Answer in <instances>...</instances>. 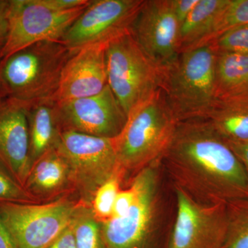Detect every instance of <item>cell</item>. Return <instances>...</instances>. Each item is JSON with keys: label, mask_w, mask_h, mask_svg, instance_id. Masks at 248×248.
Here are the masks:
<instances>
[{"label": "cell", "mask_w": 248, "mask_h": 248, "mask_svg": "<svg viewBox=\"0 0 248 248\" xmlns=\"http://www.w3.org/2000/svg\"><path fill=\"white\" fill-rule=\"evenodd\" d=\"M161 166L179 187L208 205L248 199V177L227 142L205 119L178 122Z\"/></svg>", "instance_id": "6da1fadb"}, {"label": "cell", "mask_w": 248, "mask_h": 248, "mask_svg": "<svg viewBox=\"0 0 248 248\" xmlns=\"http://www.w3.org/2000/svg\"><path fill=\"white\" fill-rule=\"evenodd\" d=\"M178 122L161 89L129 114L123 130L114 138L125 177L161 161Z\"/></svg>", "instance_id": "7a4b0ae2"}, {"label": "cell", "mask_w": 248, "mask_h": 248, "mask_svg": "<svg viewBox=\"0 0 248 248\" xmlns=\"http://www.w3.org/2000/svg\"><path fill=\"white\" fill-rule=\"evenodd\" d=\"M217 50L206 42L179 53L162 68L160 89L179 122L204 119L217 99Z\"/></svg>", "instance_id": "3957f363"}, {"label": "cell", "mask_w": 248, "mask_h": 248, "mask_svg": "<svg viewBox=\"0 0 248 248\" xmlns=\"http://www.w3.org/2000/svg\"><path fill=\"white\" fill-rule=\"evenodd\" d=\"M73 51L61 41H42L0 60L6 97L24 104L53 100Z\"/></svg>", "instance_id": "277c9868"}, {"label": "cell", "mask_w": 248, "mask_h": 248, "mask_svg": "<svg viewBox=\"0 0 248 248\" xmlns=\"http://www.w3.org/2000/svg\"><path fill=\"white\" fill-rule=\"evenodd\" d=\"M161 162L134 174L129 184L135 191V200L120 218L102 223L106 248H158L163 215Z\"/></svg>", "instance_id": "5b68a950"}, {"label": "cell", "mask_w": 248, "mask_h": 248, "mask_svg": "<svg viewBox=\"0 0 248 248\" xmlns=\"http://www.w3.org/2000/svg\"><path fill=\"white\" fill-rule=\"evenodd\" d=\"M108 85L127 116L161 87L162 69L131 32L106 45Z\"/></svg>", "instance_id": "8992f818"}, {"label": "cell", "mask_w": 248, "mask_h": 248, "mask_svg": "<svg viewBox=\"0 0 248 248\" xmlns=\"http://www.w3.org/2000/svg\"><path fill=\"white\" fill-rule=\"evenodd\" d=\"M55 150L68 166L73 190L90 205L97 189L121 170L114 139L64 130Z\"/></svg>", "instance_id": "52a82bcc"}, {"label": "cell", "mask_w": 248, "mask_h": 248, "mask_svg": "<svg viewBox=\"0 0 248 248\" xmlns=\"http://www.w3.org/2000/svg\"><path fill=\"white\" fill-rule=\"evenodd\" d=\"M79 202L68 195L37 203L0 202V219L15 248H48L69 226Z\"/></svg>", "instance_id": "ba28073f"}, {"label": "cell", "mask_w": 248, "mask_h": 248, "mask_svg": "<svg viewBox=\"0 0 248 248\" xmlns=\"http://www.w3.org/2000/svg\"><path fill=\"white\" fill-rule=\"evenodd\" d=\"M86 7L58 11L42 0H10L9 31L0 60L37 42L61 41Z\"/></svg>", "instance_id": "9c48e42d"}, {"label": "cell", "mask_w": 248, "mask_h": 248, "mask_svg": "<svg viewBox=\"0 0 248 248\" xmlns=\"http://www.w3.org/2000/svg\"><path fill=\"white\" fill-rule=\"evenodd\" d=\"M144 0H94L66 31L61 42L71 51L107 45L131 32Z\"/></svg>", "instance_id": "30bf717a"}, {"label": "cell", "mask_w": 248, "mask_h": 248, "mask_svg": "<svg viewBox=\"0 0 248 248\" xmlns=\"http://www.w3.org/2000/svg\"><path fill=\"white\" fill-rule=\"evenodd\" d=\"M174 188L177 213L168 248H223L228 230L226 205L200 203Z\"/></svg>", "instance_id": "8fae6325"}, {"label": "cell", "mask_w": 248, "mask_h": 248, "mask_svg": "<svg viewBox=\"0 0 248 248\" xmlns=\"http://www.w3.org/2000/svg\"><path fill=\"white\" fill-rule=\"evenodd\" d=\"M56 114L62 131L103 138H117L128 120L108 85L95 95L56 102Z\"/></svg>", "instance_id": "7c38bea8"}, {"label": "cell", "mask_w": 248, "mask_h": 248, "mask_svg": "<svg viewBox=\"0 0 248 248\" xmlns=\"http://www.w3.org/2000/svg\"><path fill=\"white\" fill-rule=\"evenodd\" d=\"M179 27L171 0H144L131 33L147 55L162 69L179 55Z\"/></svg>", "instance_id": "4fadbf2b"}, {"label": "cell", "mask_w": 248, "mask_h": 248, "mask_svg": "<svg viewBox=\"0 0 248 248\" xmlns=\"http://www.w3.org/2000/svg\"><path fill=\"white\" fill-rule=\"evenodd\" d=\"M0 164L24 187L32 166L27 108L8 97L0 102Z\"/></svg>", "instance_id": "5bb4252c"}, {"label": "cell", "mask_w": 248, "mask_h": 248, "mask_svg": "<svg viewBox=\"0 0 248 248\" xmlns=\"http://www.w3.org/2000/svg\"><path fill=\"white\" fill-rule=\"evenodd\" d=\"M106 45L89 46L72 53L62 71L55 102L89 97L108 85Z\"/></svg>", "instance_id": "9a60e30c"}, {"label": "cell", "mask_w": 248, "mask_h": 248, "mask_svg": "<svg viewBox=\"0 0 248 248\" xmlns=\"http://www.w3.org/2000/svg\"><path fill=\"white\" fill-rule=\"evenodd\" d=\"M24 187L42 202L55 200L58 196L74 191L68 166L55 149L32 164Z\"/></svg>", "instance_id": "2e32d148"}, {"label": "cell", "mask_w": 248, "mask_h": 248, "mask_svg": "<svg viewBox=\"0 0 248 248\" xmlns=\"http://www.w3.org/2000/svg\"><path fill=\"white\" fill-rule=\"evenodd\" d=\"M25 105L32 165L46 153L56 148L62 131L58 124L55 101H41Z\"/></svg>", "instance_id": "e0dca14e"}, {"label": "cell", "mask_w": 248, "mask_h": 248, "mask_svg": "<svg viewBox=\"0 0 248 248\" xmlns=\"http://www.w3.org/2000/svg\"><path fill=\"white\" fill-rule=\"evenodd\" d=\"M204 119L225 141H247L248 93L218 98Z\"/></svg>", "instance_id": "ac0fdd59"}, {"label": "cell", "mask_w": 248, "mask_h": 248, "mask_svg": "<svg viewBox=\"0 0 248 248\" xmlns=\"http://www.w3.org/2000/svg\"><path fill=\"white\" fill-rule=\"evenodd\" d=\"M228 0H199L179 27V53L210 40L218 16Z\"/></svg>", "instance_id": "d6986e66"}, {"label": "cell", "mask_w": 248, "mask_h": 248, "mask_svg": "<svg viewBox=\"0 0 248 248\" xmlns=\"http://www.w3.org/2000/svg\"><path fill=\"white\" fill-rule=\"evenodd\" d=\"M248 93V54L217 51V99Z\"/></svg>", "instance_id": "ffe728a7"}, {"label": "cell", "mask_w": 248, "mask_h": 248, "mask_svg": "<svg viewBox=\"0 0 248 248\" xmlns=\"http://www.w3.org/2000/svg\"><path fill=\"white\" fill-rule=\"evenodd\" d=\"M78 248H106L102 223L94 217L91 205L79 200L71 221Z\"/></svg>", "instance_id": "44dd1931"}, {"label": "cell", "mask_w": 248, "mask_h": 248, "mask_svg": "<svg viewBox=\"0 0 248 248\" xmlns=\"http://www.w3.org/2000/svg\"><path fill=\"white\" fill-rule=\"evenodd\" d=\"M228 230L223 248H248V199L226 204Z\"/></svg>", "instance_id": "7402d4cb"}, {"label": "cell", "mask_w": 248, "mask_h": 248, "mask_svg": "<svg viewBox=\"0 0 248 248\" xmlns=\"http://www.w3.org/2000/svg\"><path fill=\"white\" fill-rule=\"evenodd\" d=\"M125 176L122 170L116 173L96 191L91 206L94 217L101 223L112 217L116 198L122 190V183Z\"/></svg>", "instance_id": "603a6c76"}, {"label": "cell", "mask_w": 248, "mask_h": 248, "mask_svg": "<svg viewBox=\"0 0 248 248\" xmlns=\"http://www.w3.org/2000/svg\"><path fill=\"white\" fill-rule=\"evenodd\" d=\"M245 24H248V0H228L218 16L209 42L230 29Z\"/></svg>", "instance_id": "cb8c5ba5"}, {"label": "cell", "mask_w": 248, "mask_h": 248, "mask_svg": "<svg viewBox=\"0 0 248 248\" xmlns=\"http://www.w3.org/2000/svg\"><path fill=\"white\" fill-rule=\"evenodd\" d=\"M0 202L11 203H42L19 184L0 164Z\"/></svg>", "instance_id": "d4e9b609"}, {"label": "cell", "mask_w": 248, "mask_h": 248, "mask_svg": "<svg viewBox=\"0 0 248 248\" xmlns=\"http://www.w3.org/2000/svg\"><path fill=\"white\" fill-rule=\"evenodd\" d=\"M212 42L218 52L248 54V24L230 29Z\"/></svg>", "instance_id": "484cf974"}, {"label": "cell", "mask_w": 248, "mask_h": 248, "mask_svg": "<svg viewBox=\"0 0 248 248\" xmlns=\"http://www.w3.org/2000/svg\"><path fill=\"white\" fill-rule=\"evenodd\" d=\"M135 200V191L129 184L125 189H122L116 198L112 217L110 218H120L123 217L131 206Z\"/></svg>", "instance_id": "4316f807"}, {"label": "cell", "mask_w": 248, "mask_h": 248, "mask_svg": "<svg viewBox=\"0 0 248 248\" xmlns=\"http://www.w3.org/2000/svg\"><path fill=\"white\" fill-rule=\"evenodd\" d=\"M198 2L199 0H171L173 12L179 27L187 19Z\"/></svg>", "instance_id": "83f0119b"}, {"label": "cell", "mask_w": 248, "mask_h": 248, "mask_svg": "<svg viewBox=\"0 0 248 248\" xmlns=\"http://www.w3.org/2000/svg\"><path fill=\"white\" fill-rule=\"evenodd\" d=\"M10 0H0V53L7 39Z\"/></svg>", "instance_id": "f1b7e54d"}, {"label": "cell", "mask_w": 248, "mask_h": 248, "mask_svg": "<svg viewBox=\"0 0 248 248\" xmlns=\"http://www.w3.org/2000/svg\"><path fill=\"white\" fill-rule=\"evenodd\" d=\"M226 142L244 166L248 177V140L244 141Z\"/></svg>", "instance_id": "f546056e"}, {"label": "cell", "mask_w": 248, "mask_h": 248, "mask_svg": "<svg viewBox=\"0 0 248 248\" xmlns=\"http://www.w3.org/2000/svg\"><path fill=\"white\" fill-rule=\"evenodd\" d=\"M48 248H78L71 223Z\"/></svg>", "instance_id": "4dcf8cb0"}, {"label": "cell", "mask_w": 248, "mask_h": 248, "mask_svg": "<svg viewBox=\"0 0 248 248\" xmlns=\"http://www.w3.org/2000/svg\"><path fill=\"white\" fill-rule=\"evenodd\" d=\"M0 248H15L11 236L0 219Z\"/></svg>", "instance_id": "1f68e13d"}, {"label": "cell", "mask_w": 248, "mask_h": 248, "mask_svg": "<svg viewBox=\"0 0 248 248\" xmlns=\"http://www.w3.org/2000/svg\"><path fill=\"white\" fill-rule=\"evenodd\" d=\"M6 98V93H5L4 87H3L2 83H1V78H0V102Z\"/></svg>", "instance_id": "d6a6232c"}]
</instances>
